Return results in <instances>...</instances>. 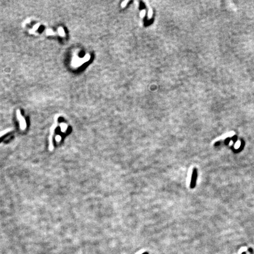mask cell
I'll return each instance as SVG.
<instances>
[{
  "label": "cell",
  "instance_id": "1",
  "mask_svg": "<svg viewBox=\"0 0 254 254\" xmlns=\"http://www.w3.org/2000/svg\"><path fill=\"white\" fill-rule=\"evenodd\" d=\"M197 175H198L197 169L196 168H194L192 170V172L191 180H190V188L191 189L194 188L195 187Z\"/></svg>",
  "mask_w": 254,
  "mask_h": 254
},
{
  "label": "cell",
  "instance_id": "2",
  "mask_svg": "<svg viewBox=\"0 0 254 254\" xmlns=\"http://www.w3.org/2000/svg\"><path fill=\"white\" fill-rule=\"evenodd\" d=\"M61 130L63 131V132H64L65 131H66V129H67V125L65 124H62L61 125Z\"/></svg>",
  "mask_w": 254,
  "mask_h": 254
},
{
  "label": "cell",
  "instance_id": "3",
  "mask_svg": "<svg viewBox=\"0 0 254 254\" xmlns=\"http://www.w3.org/2000/svg\"><path fill=\"white\" fill-rule=\"evenodd\" d=\"M55 139L57 142H60V141H61V137L60 135H57V136H56Z\"/></svg>",
  "mask_w": 254,
  "mask_h": 254
},
{
  "label": "cell",
  "instance_id": "4",
  "mask_svg": "<svg viewBox=\"0 0 254 254\" xmlns=\"http://www.w3.org/2000/svg\"><path fill=\"white\" fill-rule=\"evenodd\" d=\"M142 254H148V252H144V253H143Z\"/></svg>",
  "mask_w": 254,
  "mask_h": 254
},
{
  "label": "cell",
  "instance_id": "5",
  "mask_svg": "<svg viewBox=\"0 0 254 254\" xmlns=\"http://www.w3.org/2000/svg\"><path fill=\"white\" fill-rule=\"evenodd\" d=\"M242 254H246V252H242Z\"/></svg>",
  "mask_w": 254,
  "mask_h": 254
}]
</instances>
